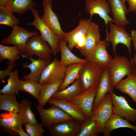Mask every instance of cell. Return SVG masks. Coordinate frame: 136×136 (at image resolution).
Returning a JSON list of instances; mask_svg holds the SVG:
<instances>
[{"instance_id":"cell-13","label":"cell","mask_w":136,"mask_h":136,"mask_svg":"<svg viewBox=\"0 0 136 136\" xmlns=\"http://www.w3.org/2000/svg\"><path fill=\"white\" fill-rule=\"evenodd\" d=\"M108 45L106 40H100L86 59L103 69L107 68L113 58L107 50Z\"/></svg>"},{"instance_id":"cell-2","label":"cell","mask_w":136,"mask_h":136,"mask_svg":"<svg viewBox=\"0 0 136 136\" xmlns=\"http://www.w3.org/2000/svg\"><path fill=\"white\" fill-rule=\"evenodd\" d=\"M133 64L125 56L117 55L114 56L107 68L114 88L124 76L133 73Z\"/></svg>"},{"instance_id":"cell-9","label":"cell","mask_w":136,"mask_h":136,"mask_svg":"<svg viewBox=\"0 0 136 136\" xmlns=\"http://www.w3.org/2000/svg\"><path fill=\"white\" fill-rule=\"evenodd\" d=\"M85 11L89 14L90 16L95 14L98 15L103 19L106 25V33H107L108 25L111 21H115L109 15L111 12L109 3L106 0H86Z\"/></svg>"},{"instance_id":"cell-31","label":"cell","mask_w":136,"mask_h":136,"mask_svg":"<svg viewBox=\"0 0 136 136\" xmlns=\"http://www.w3.org/2000/svg\"><path fill=\"white\" fill-rule=\"evenodd\" d=\"M36 5L33 0H8L5 6L13 12L22 15Z\"/></svg>"},{"instance_id":"cell-37","label":"cell","mask_w":136,"mask_h":136,"mask_svg":"<svg viewBox=\"0 0 136 136\" xmlns=\"http://www.w3.org/2000/svg\"><path fill=\"white\" fill-rule=\"evenodd\" d=\"M26 132L29 136H43L45 132L42 124L38 123L34 124L25 125Z\"/></svg>"},{"instance_id":"cell-16","label":"cell","mask_w":136,"mask_h":136,"mask_svg":"<svg viewBox=\"0 0 136 136\" xmlns=\"http://www.w3.org/2000/svg\"><path fill=\"white\" fill-rule=\"evenodd\" d=\"M0 128L1 131L11 135L18 134L16 130L23 125L21 117L18 113L11 112L0 114Z\"/></svg>"},{"instance_id":"cell-27","label":"cell","mask_w":136,"mask_h":136,"mask_svg":"<svg viewBox=\"0 0 136 136\" xmlns=\"http://www.w3.org/2000/svg\"><path fill=\"white\" fill-rule=\"evenodd\" d=\"M84 92L82 84L78 78L71 85L62 90H58L52 97L61 99L69 100Z\"/></svg>"},{"instance_id":"cell-26","label":"cell","mask_w":136,"mask_h":136,"mask_svg":"<svg viewBox=\"0 0 136 136\" xmlns=\"http://www.w3.org/2000/svg\"><path fill=\"white\" fill-rule=\"evenodd\" d=\"M115 88L127 94L136 103V75L134 71L126 79L119 82Z\"/></svg>"},{"instance_id":"cell-25","label":"cell","mask_w":136,"mask_h":136,"mask_svg":"<svg viewBox=\"0 0 136 136\" xmlns=\"http://www.w3.org/2000/svg\"><path fill=\"white\" fill-rule=\"evenodd\" d=\"M63 79L49 83H45L42 84L39 97L38 100L39 102L37 106L38 107L40 108H43L48 103L53 94L59 90V87Z\"/></svg>"},{"instance_id":"cell-30","label":"cell","mask_w":136,"mask_h":136,"mask_svg":"<svg viewBox=\"0 0 136 136\" xmlns=\"http://www.w3.org/2000/svg\"><path fill=\"white\" fill-rule=\"evenodd\" d=\"M18 70L16 69L12 71L9 75L7 83L0 90V94H15L19 95L20 81L18 77Z\"/></svg>"},{"instance_id":"cell-39","label":"cell","mask_w":136,"mask_h":136,"mask_svg":"<svg viewBox=\"0 0 136 136\" xmlns=\"http://www.w3.org/2000/svg\"><path fill=\"white\" fill-rule=\"evenodd\" d=\"M125 2L128 4V12L136 13V0H125Z\"/></svg>"},{"instance_id":"cell-10","label":"cell","mask_w":136,"mask_h":136,"mask_svg":"<svg viewBox=\"0 0 136 136\" xmlns=\"http://www.w3.org/2000/svg\"><path fill=\"white\" fill-rule=\"evenodd\" d=\"M113 106V113L130 122L136 123V109L130 106L125 98L116 94L113 91L110 92Z\"/></svg>"},{"instance_id":"cell-41","label":"cell","mask_w":136,"mask_h":136,"mask_svg":"<svg viewBox=\"0 0 136 136\" xmlns=\"http://www.w3.org/2000/svg\"><path fill=\"white\" fill-rule=\"evenodd\" d=\"M15 131L18 135L20 136H29L23 129L22 125L20 126L18 129L16 130Z\"/></svg>"},{"instance_id":"cell-43","label":"cell","mask_w":136,"mask_h":136,"mask_svg":"<svg viewBox=\"0 0 136 136\" xmlns=\"http://www.w3.org/2000/svg\"><path fill=\"white\" fill-rule=\"evenodd\" d=\"M8 0H0V6H5Z\"/></svg>"},{"instance_id":"cell-6","label":"cell","mask_w":136,"mask_h":136,"mask_svg":"<svg viewBox=\"0 0 136 136\" xmlns=\"http://www.w3.org/2000/svg\"><path fill=\"white\" fill-rule=\"evenodd\" d=\"M35 105L39 113L41 123L43 126L48 127L63 121L74 119L71 115L56 106L52 105L49 108L45 109Z\"/></svg>"},{"instance_id":"cell-15","label":"cell","mask_w":136,"mask_h":136,"mask_svg":"<svg viewBox=\"0 0 136 136\" xmlns=\"http://www.w3.org/2000/svg\"><path fill=\"white\" fill-rule=\"evenodd\" d=\"M66 68L61 65L60 61L55 57L43 71L39 82L42 84L63 79Z\"/></svg>"},{"instance_id":"cell-23","label":"cell","mask_w":136,"mask_h":136,"mask_svg":"<svg viewBox=\"0 0 136 136\" xmlns=\"http://www.w3.org/2000/svg\"><path fill=\"white\" fill-rule=\"evenodd\" d=\"M108 3L115 23L124 26L129 25L126 15L128 12L121 0H108Z\"/></svg>"},{"instance_id":"cell-14","label":"cell","mask_w":136,"mask_h":136,"mask_svg":"<svg viewBox=\"0 0 136 136\" xmlns=\"http://www.w3.org/2000/svg\"><path fill=\"white\" fill-rule=\"evenodd\" d=\"M81 122L74 119L63 121L52 125L48 128L52 136H78Z\"/></svg>"},{"instance_id":"cell-8","label":"cell","mask_w":136,"mask_h":136,"mask_svg":"<svg viewBox=\"0 0 136 136\" xmlns=\"http://www.w3.org/2000/svg\"><path fill=\"white\" fill-rule=\"evenodd\" d=\"M38 34L36 31H29L23 27L15 26L13 28L10 34L3 38L1 44H12L19 49L21 56L24 53L27 42L30 37Z\"/></svg>"},{"instance_id":"cell-34","label":"cell","mask_w":136,"mask_h":136,"mask_svg":"<svg viewBox=\"0 0 136 136\" xmlns=\"http://www.w3.org/2000/svg\"><path fill=\"white\" fill-rule=\"evenodd\" d=\"M20 53L16 46H9L0 44V62L5 59L15 62L20 58Z\"/></svg>"},{"instance_id":"cell-38","label":"cell","mask_w":136,"mask_h":136,"mask_svg":"<svg viewBox=\"0 0 136 136\" xmlns=\"http://www.w3.org/2000/svg\"><path fill=\"white\" fill-rule=\"evenodd\" d=\"M16 66L15 63L9 61L7 68L4 70L0 71V80L3 81L5 78L8 76L12 71V70Z\"/></svg>"},{"instance_id":"cell-44","label":"cell","mask_w":136,"mask_h":136,"mask_svg":"<svg viewBox=\"0 0 136 136\" xmlns=\"http://www.w3.org/2000/svg\"><path fill=\"white\" fill-rule=\"evenodd\" d=\"M121 1L122 2L123 4V5L125 6H125V0H121Z\"/></svg>"},{"instance_id":"cell-40","label":"cell","mask_w":136,"mask_h":136,"mask_svg":"<svg viewBox=\"0 0 136 136\" xmlns=\"http://www.w3.org/2000/svg\"><path fill=\"white\" fill-rule=\"evenodd\" d=\"M131 36L133 48L136 53V29L131 30Z\"/></svg>"},{"instance_id":"cell-17","label":"cell","mask_w":136,"mask_h":136,"mask_svg":"<svg viewBox=\"0 0 136 136\" xmlns=\"http://www.w3.org/2000/svg\"><path fill=\"white\" fill-rule=\"evenodd\" d=\"M92 17L87 19H80L78 26L72 30L65 32L63 39L68 43L67 47L72 51L78 41L85 36L87 30L92 22Z\"/></svg>"},{"instance_id":"cell-4","label":"cell","mask_w":136,"mask_h":136,"mask_svg":"<svg viewBox=\"0 0 136 136\" xmlns=\"http://www.w3.org/2000/svg\"><path fill=\"white\" fill-rule=\"evenodd\" d=\"M113 22L111 21L109 23L110 30L106 33L105 40L108 44L109 42L111 43L112 52L114 56L117 55L116 48L117 45L121 44L125 45L128 49L131 58L132 40L131 35L126 31L124 26L113 23Z\"/></svg>"},{"instance_id":"cell-12","label":"cell","mask_w":136,"mask_h":136,"mask_svg":"<svg viewBox=\"0 0 136 136\" xmlns=\"http://www.w3.org/2000/svg\"><path fill=\"white\" fill-rule=\"evenodd\" d=\"M97 89L84 91L68 100L85 116L87 118L91 117L92 108Z\"/></svg>"},{"instance_id":"cell-1","label":"cell","mask_w":136,"mask_h":136,"mask_svg":"<svg viewBox=\"0 0 136 136\" xmlns=\"http://www.w3.org/2000/svg\"><path fill=\"white\" fill-rule=\"evenodd\" d=\"M104 69L91 62L85 63L79 74L84 91L97 89Z\"/></svg>"},{"instance_id":"cell-33","label":"cell","mask_w":136,"mask_h":136,"mask_svg":"<svg viewBox=\"0 0 136 136\" xmlns=\"http://www.w3.org/2000/svg\"><path fill=\"white\" fill-rule=\"evenodd\" d=\"M99 134L97 122L90 118L81 122L78 136H97Z\"/></svg>"},{"instance_id":"cell-20","label":"cell","mask_w":136,"mask_h":136,"mask_svg":"<svg viewBox=\"0 0 136 136\" xmlns=\"http://www.w3.org/2000/svg\"><path fill=\"white\" fill-rule=\"evenodd\" d=\"M48 103L59 107L78 122H81L87 118L81 111L67 100L52 97Z\"/></svg>"},{"instance_id":"cell-28","label":"cell","mask_w":136,"mask_h":136,"mask_svg":"<svg viewBox=\"0 0 136 136\" xmlns=\"http://www.w3.org/2000/svg\"><path fill=\"white\" fill-rule=\"evenodd\" d=\"M84 63H74L66 67L65 76L59 90L64 89L78 78L80 72Z\"/></svg>"},{"instance_id":"cell-24","label":"cell","mask_w":136,"mask_h":136,"mask_svg":"<svg viewBox=\"0 0 136 136\" xmlns=\"http://www.w3.org/2000/svg\"><path fill=\"white\" fill-rule=\"evenodd\" d=\"M67 42L62 39H59V44L61 57L60 61L61 65L66 68L71 64L85 63L88 61L86 59L80 58L74 54L68 48Z\"/></svg>"},{"instance_id":"cell-19","label":"cell","mask_w":136,"mask_h":136,"mask_svg":"<svg viewBox=\"0 0 136 136\" xmlns=\"http://www.w3.org/2000/svg\"><path fill=\"white\" fill-rule=\"evenodd\" d=\"M27 58L30 61L31 63L29 64L26 63H23L22 66L24 68L29 69L31 71L29 74L24 76L22 79L23 80H32L39 82L43 71L51 62V59L45 60L40 58L35 59L32 57Z\"/></svg>"},{"instance_id":"cell-36","label":"cell","mask_w":136,"mask_h":136,"mask_svg":"<svg viewBox=\"0 0 136 136\" xmlns=\"http://www.w3.org/2000/svg\"><path fill=\"white\" fill-rule=\"evenodd\" d=\"M13 12L6 6H0V24L10 26L12 28L20 23Z\"/></svg>"},{"instance_id":"cell-18","label":"cell","mask_w":136,"mask_h":136,"mask_svg":"<svg viewBox=\"0 0 136 136\" xmlns=\"http://www.w3.org/2000/svg\"><path fill=\"white\" fill-rule=\"evenodd\" d=\"M86 41L84 47L79 51L86 57L100 41L101 35L99 25L92 21L85 34Z\"/></svg>"},{"instance_id":"cell-11","label":"cell","mask_w":136,"mask_h":136,"mask_svg":"<svg viewBox=\"0 0 136 136\" xmlns=\"http://www.w3.org/2000/svg\"><path fill=\"white\" fill-rule=\"evenodd\" d=\"M43 14L41 17L46 24L57 35L63 39L65 33L62 30L57 15L52 10V0H43Z\"/></svg>"},{"instance_id":"cell-22","label":"cell","mask_w":136,"mask_h":136,"mask_svg":"<svg viewBox=\"0 0 136 136\" xmlns=\"http://www.w3.org/2000/svg\"><path fill=\"white\" fill-rule=\"evenodd\" d=\"M121 128H130L136 132V125L131 124L127 120L114 113L104 125L102 133L104 136H110L113 130Z\"/></svg>"},{"instance_id":"cell-45","label":"cell","mask_w":136,"mask_h":136,"mask_svg":"<svg viewBox=\"0 0 136 136\" xmlns=\"http://www.w3.org/2000/svg\"><path fill=\"white\" fill-rule=\"evenodd\" d=\"M134 72L136 75V69L135 70H134Z\"/></svg>"},{"instance_id":"cell-3","label":"cell","mask_w":136,"mask_h":136,"mask_svg":"<svg viewBox=\"0 0 136 136\" xmlns=\"http://www.w3.org/2000/svg\"><path fill=\"white\" fill-rule=\"evenodd\" d=\"M52 50L48 43L38 34L29 38L26 44L23 58H28L33 55L45 60H51Z\"/></svg>"},{"instance_id":"cell-29","label":"cell","mask_w":136,"mask_h":136,"mask_svg":"<svg viewBox=\"0 0 136 136\" xmlns=\"http://www.w3.org/2000/svg\"><path fill=\"white\" fill-rule=\"evenodd\" d=\"M31 103L28 99H23L19 103L18 113L20 115L23 124H34L38 123L31 107Z\"/></svg>"},{"instance_id":"cell-7","label":"cell","mask_w":136,"mask_h":136,"mask_svg":"<svg viewBox=\"0 0 136 136\" xmlns=\"http://www.w3.org/2000/svg\"><path fill=\"white\" fill-rule=\"evenodd\" d=\"M113 109L111 95L107 94L92 111L91 118L97 122L99 134L102 133L104 125L114 114Z\"/></svg>"},{"instance_id":"cell-35","label":"cell","mask_w":136,"mask_h":136,"mask_svg":"<svg viewBox=\"0 0 136 136\" xmlns=\"http://www.w3.org/2000/svg\"><path fill=\"white\" fill-rule=\"evenodd\" d=\"M41 87L42 84L33 80L26 79L20 81V90L29 94L38 100Z\"/></svg>"},{"instance_id":"cell-5","label":"cell","mask_w":136,"mask_h":136,"mask_svg":"<svg viewBox=\"0 0 136 136\" xmlns=\"http://www.w3.org/2000/svg\"><path fill=\"white\" fill-rule=\"evenodd\" d=\"M30 10L33 14L34 20L32 22L29 23L28 25L34 26L39 30L41 36L51 47L53 55L56 56L60 52L59 38L40 17L39 12L36 9L33 8Z\"/></svg>"},{"instance_id":"cell-42","label":"cell","mask_w":136,"mask_h":136,"mask_svg":"<svg viewBox=\"0 0 136 136\" xmlns=\"http://www.w3.org/2000/svg\"><path fill=\"white\" fill-rule=\"evenodd\" d=\"M130 59V61L132 63L136 65V53H135L133 57Z\"/></svg>"},{"instance_id":"cell-21","label":"cell","mask_w":136,"mask_h":136,"mask_svg":"<svg viewBox=\"0 0 136 136\" xmlns=\"http://www.w3.org/2000/svg\"><path fill=\"white\" fill-rule=\"evenodd\" d=\"M114 88L107 68L104 69L92 108V111L97 107L107 93L113 91Z\"/></svg>"},{"instance_id":"cell-32","label":"cell","mask_w":136,"mask_h":136,"mask_svg":"<svg viewBox=\"0 0 136 136\" xmlns=\"http://www.w3.org/2000/svg\"><path fill=\"white\" fill-rule=\"evenodd\" d=\"M19 103L15 94L0 95V110L8 112L18 113Z\"/></svg>"}]
</instances>
